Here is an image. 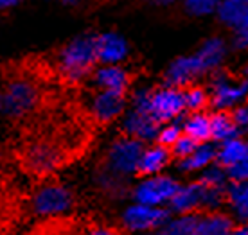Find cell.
I'll list each match as a JSON object with an SVG mask.
<instances>
[{"label": "cell", "instance_id": "obj_1", "mask_svg": "<svg viewBox=\"0 0 248 235\" xmlns=\"http://www.w3.org/2000/svg\"><path fill=\"white\" fill-rule=\"evenodd\" d=\"M93 36L95 34L76 36L60 50V58H58L60 74L70 83H79L85 77L92 75V72L95 70L97 58H95Z\"/></svg>", "mask_w": 248, "mask_h": 235}, {"label": "cell", "instance_id": "obj_2", "mask_svg": "<svg viewBox=\"0 0 248 235\" xmlns=\"http://www.w3.org/2000/svg\"><path fill=\"white\" fill-rule=\"evenodd\" d=\"M42 103V92L27 77H11L0 87V115L22 118L32 113Z\"/></svg>", "mask_w": 248, "mask_h": 235}, {"label": "cell", "instance_id": "obj_3", "mask_svg": "<svg viewBox=\"0 0 248 235\" xmlns=\"http://www.w3.org/2000/svg\"><path fill=\"white\" fill-rule=\"evenodd\" d=\"M209 95L214 112H232L237 106L248 103V81L232 79L227 70L219 68L209 74Z\"/></svg>", "mask_w": 248, "mask_h": 235}, {"label": "cell", "instance_id": "obj_4", "mask_svg": "<svg viewBox=\"0 0 248 235\" xmlns=\"http://www.w3.org/2000/svg\"><path fill=\"white\" fill-rule=\"evenodd\" d=\"M180 185V181L169 174L149 176V178H142L131 189V198H133V203L155 206V208H168L169 201L173 199Z\"/></svg>", "mask_w": 248, "mask_h": 235}, {"label": "cell", "instance_id": "obj_5", "mask_svg": "<svg viewBox=\"0 0 248 235\" xmlns=\"http://www.w3.org/2000/svg\"><path fill=\"white\" fill-rule=\"evenodd\" d=\"M144 147L146 146L142 142H139L135 138H130V136L121 135L108 147V153H106V171L121 179L135 176Z\"/></svg>", "mask_w": 248, "mask_h": 235}, {"label": "cell", "instance_id": "obj_6", "mask_svg": "<svg viewBox=\"0 0 248 235\" xmlns=\"http://www.w3.org/2000/svg\"><path fill=\"white\" fill-rule=\"evenodd\" d=\"M171 214L168 208H155V206H146V205L133 203L126 206L123 212L121 223H123L124 232L133 235L153 234L166 224Z\"/></svg>", "mask_w": 248, "mask_h": 235}, {"label": "cell", "instance_id": "obj_7", "mask_svg": "<svg viewBox=\"0 0 248 235\" xmlns=\"http://www.w3.org/2000/svg\"><path fill=\"white\" fill-rule=\"evenodd\" d=\"M148 113L160 126L162 124L182 120V117L187 113L186 101H184V90L169 87L153 88L151 97H149Z\"/></svg>", "mask_w": 248, "mask_h": 235}, {"label": "cell", "instance_id": "obj_8", "mask_svg": "<svg viewBox=\"0 0 248 235\" xmlns=\"http://www.w3.org/2000/svg\"><path fill=\"white\" fill-rule=\"evenodd\" d=\"M74 194L65 185L60 183H47L40 187L32 198V210L36 216H58L72 208Z\"/></svg>", "mask_w": 248, "mask_h": 235}, {"label": "cell", "instance_id": "obj_9", "mask_svg": "<svg viewBox=\"0 0 248 235\" xmlns=\"http://www.w3.org/2000/svg\"><path fill=\"white\" fill-rule=\"evenodd\" d=\"M203 70L200 67L194 54L174 58L164 70V87L186 90L191 85H196V81L203 77Z\"/></svg>", "mask_w": 248, "mask_h": 235}, {"label": "cell", "instance_id": "obj_10", "mask_svg": "<svg viewBox=\"0 0 248 235\" xmlns=\"http://www.w3.org/2000/svg\"><path fill=\"white\" fill-rule=\"evenodd\" d=\"M207 187L202 185L198 179L180 185L173 199L168 205V212L171 216H189L203 212V196Z\"/></svg>", "mask_w": 248, "mask_h": 235}, {"label": "cell", "instance_id": "obj_11", "mask_svg": "<svg viewBox=\"0 0 248 235\" xmlns=\"http://www.w3.org/2000/svg\"><path fill=\"white\" fill-rule=\"evenodd\" d=\"M128 108V95L117 92H106L99 90L93 95L90 113L99 124H110L121 118Z\"/></svg>", "mask_w": 248, "mask_h": 235}, {"label": "cell", "instance_id": "obj_12", "mask_svg": "<svg viewBox=\"0 0 248 235\" xmlns=\"http://www.w3.org/2000/svg\"><path fill=\"white\" fill-rule=\"evenodd\" d=\"M95 58L101 65H121L130 54V45L119 32H101L93 36Z\"/></svg>", "mask_w": 248, "mask_h": 235}, {"label": "cell", "instance_id": "obj_13", "mask_svg": "<svg viewBox=\"0 0 248 235\" xmlns=\"http://www.w3.org/2000/svg\"><path fill=\"white\" fill-rule=\"evenodd\" d=\"M160 130V124L151 117L148 112H140V110H126L123 118V133L124 136L135 138L139 142H155L156 135Z\"/></svg>", "mask_w": 248, "mask_h": 235}, {"label": "cell", "instance_id": "obj_14", "mask_svg": "<svg viewBox=\"0 0 248 235\" xmlns=\"http://www.w3.org/2000/svg\"><path fill=\"white\" fill-rule=\"evenodd\" d=\"M229 50L230 45L223 36H211L200 44L198 50L194 52V58L198 59L203 74L209 75L223 67Z\"/></svg>", "mask_w": 248, "mask_h": 235}, {"label": "cell", "instance_id": "obj_15", "mask_svg": "<svg viewBox=\"0 0 248 235\" xmlns=\"http://www.w3.org/2000/svg\"><path fill=\"white\" fill-rule=\"evenodd\" d=\"M95 87L106 92L126 93L131 87V74L121 65H99L92 72Z\"/></svg>", "mask_w": 248, "mask_h": 235}, {"label": "cell", "instance_id": "obj_16", "mask_svg": "<svg viewBox=\"0 0 248 235\" xmlns=\"http://www.w3.org/2000/svg\"><path fill=\"white\" fill-rule=\"evenodd\" d=\"M225 206L234 223L248 224V181H229L225 189Z\"/></svg>", "mask_w": 248, "mask_h": 235}, {"label": "cell", "instance_id": "obj_17", "mask_svg": "<svg viewBox=\"0 0 248 235\" xmlns=\"http://www.w3.org/2000/svg\"><path fill=\"white\" fill-rule=\"evenodd\" d=\"M171 162H173V156H171L169 149L162 147L158 144H151L148 147H144L140 160H139L137 174L142 176V178L164 174V169L169 167Z\"/></svg>", "mask_w": 248, "mask_h": 235}, {"label": "cell", "instance_id": "obj_18", "mask_svg": "<svg viewBox=\"0 0 248 235\" xmlns=\"http://www.w3.org/2000/svg\"><path fill=\"white\" fill-rule=\"evenodd\" d=\"M237 224L225 210L198 214L196 235H230Z\"/></svg>", "mask_w": 248, "mask_h": 235}, {"label": "cell", "instance_id": "obj_19", "mask_svg": "<svg viewBox=\"0 0 248 235\" xmlns=\"http://www.w3.org/2000/svg\"><path fill=\"white\" fill-rule=\"evenodd\" d=\"M216 153H217L216 144H212V142L198 144L196 149H194L187 158L176 162L178 171L184 174H192V173L200 174L203 169H207L209 165H212V163H216Z\"/></svg>", "mask_w": 248, "mask_h": 235}, {"label": "cell", "instance_id": "obj_20", "mask_svg": "<svg viewBox=\"0 0 248 235\" xmlns=\"http://www.w3.org/2000/svg\"><path fill=\"white\" fill-rule=\"evenodd\" d=\"M182 133L189 136L192 142H211V113H186L180 120Z\"/></svg>", "mask_w": 248, "mask_h": 235}, {"label": "cell", "instance_id": "obj_21", "mask_svg": "<svg viewBox=\"0 0 248 235\" xmlns=\"http://www.w3.org/2000/svg\"><path fill=\"white\" fill-rule=\"evenodd\" d=\"M216 16L227 29L236 31L248 18V0H223L217 2Z\"/></svg>", "mask_w": 248, "mask_h": 235}, {"label": "cell", "instance_id": "obj_22", "mask_svg": "<svg viewBox=\"0 0 248 235\" xmlns=\"http://www.w3.org/2000/svg\"><path fill=\"white\" fill-rule=\"evenodd\" d=\"M248 155V138L245 136H236L232 140L219 144L216 153V163L219 167L229 169L236 165L237 162L243 160Z\"/></svg>", "mask_w": 248, "mask_h": 235}, {"label": "cell", "instance_id": "obj_23", "mask_svg": "<svg viewBox=\"0 0 248 235\" xmlns=\"http://www.w3.org/2000/svg\"><path fill=\"white\" fill-rule=\"evenodd\" d=\"M236 136H241L237 131L236 124L232 120L229 112H212L211 113V142L219 144L232 140Z\"/></svg>", "mask_w": 248, "mask_h": 235}, {"label": "cell", "instance_id": "obj_24", "mask_svg": "<svg viewBox=\"0 0 248 235\" xmlns=\"http://www.w3.org/2000/svg\"><path fill=\"white\" fill-rule=\"evenodd\" d=\"M198 214L189 216H171L156 235H196Z\"/></svg>", "mask_w": 248, "mask_h": 235}, {"label": "cell", "instance_id": "obj_25", "mask_svg": "<svg viewBox=\"0 0 248 235\" xmlns=\"http://www.w3.org/2000/svg\"><path fill=\"white\" fill-rule=\"evenodd\" d=\"M184 101H186L187 113H203L211 104V95L207 87L191 85L184 90Z\"/></svg>", "mask_w": 248, "mask_h": 235}, {"label": "cell", "instance_id": "obj_26", "mask_svg": "<svg viewBox=\"0 0 248 235\" xmlns=\"http://www.w3.org/2000/svg\"><path fill=\"white\" fill-rule=\"evenodd\" d=\"M198 181L207 189H227L229 176H227V171L223 167H219L217 163H212L200 173Z\"/></svg>", "mask_w": 248, "mask_h": 235}, {"label": "cell", "instance_id": "obj_27", "mask_svg": "<svg viewBox=\"0 0 248 235\" xmlns=\"http://www.w3.org/2000/svg\"><path fill=\"white\" fill-rule=\"evenodd\" d=\"M182 135H184V133H182L180 120L162 124L160 130H158V135H156V138H155V144H158V146H162V147H166V149H171L174 144L180 140Z\"/></svg>", "mask_w": 248, "mask_h": 235}, {"label": "cell", "instance_id": "obj_28", "mask_svg": "<svg viewBox=\"0 0 248 235\" xmlns=\"http://www.w3.org/2000/svg\"><path fill=\"white\" fill-rule=\"evenodd\" d=\"M216 9L217 0H186L184 2V11L194 18H205V16L216 15Z\"/></svg>", "mask_w": 248, "mask_h": 235}, {"label": "cell", "instance_id": "obj_29", "mask_svg": "<svg viewBox=\"0 0 248 235\" xmlns=\"http://www.w3.org/2000/svg\"><path fill=\"white\" fill-rule=\"evenodd\" d=\"M223 206H225V189H207L205 191L203 212H219L223 210Z\"/></svg>", "mask_w": 248, "mask_h": 235}, {"label": "cell", "instance_id": "obj_30", "mask_svg": "<svg viewBox=\"0 0 248 235\" xmlns=\"http://www.w3.org/2000/svg\"><path fill=\"white\" fill-rule=\"evenodd\" d=\"M196 146H198V144L192 142L189 136L182 135L180 140L174 144V146L171 149H169V151H171V156H173L174 160L178 162V160H184V158H187V156L191 155L192 151L196 149Z\"/></svg>", "mask_w": 248, "mask_h": 235}, {"label": "cell", "instance_id": "obj_31", "mask_svg": "<svg viewBox=\"0 0 248 235\" xmlns=\"http://www.w3.org/2000/svg\"><path fill=\"white\" fill-rule=\"evenodd\" d=\"M230 117H232V120L236 124L239 135L248 136V103L237 106L236 110H232V112H230Z\"/></svg>", "mask_w": 248, "mask_h": 235}, {"label": "cell", "instance_id": "obj_32", "mask_svg": "<svg viewBox=\"0 0 248 235\" xmlns=\"http://www.w3.org/2000/svg\"><path fill=\"white\" fill-rule=\"evenodd\" d=\"M227 171V176H229V181H248V155L239 160L236 165L225 169Z\"/></svg>", "mask_w": 248, "mask_h": 235}, {"label": "cell", "instance_id": "obj_33", "mask_svg": "<svg viewBox=\"0 0 248 235\" xmlns=\"http://www.w3.org/2000/svg\"><path fill=\"white\" fill-rule=\"evenodd\" d=\"M232 47L237 50H248V18L234 31Z\"/></svg>", "mask_w": 248, "mask_h": 235}, {"label": "cell", "instance_id": "obj_34", "mask_svg": "<svg viewBox=\"0 0 248 235\" xmlns=\"http://www.w3.org/2000/svg\"><path fill=\"white\" fill-rule=\"evenodd\" d=\"M88 235H124V234L121 230L112 228V226H93Z\"/></svg>", "mask_w": 248, "mask_h": 235}, {"label": "cell", "instance_id": "obj_35", "mask_svg": "<svg viewBox=\"0 0 248 235\" xmlns=\"http://www.w3.org/2000/svg\"><path fill=\"white\" fill-rule=\"evenodd\" d=\"M230 235H248V224H239L236 228L232 230Z\"/></svg>", "mask_w": 248, "mask_h": 235}, {"label": "cell", "instance_id": "obj_36", "mask_svg": "<svg viewBox=\"0 0 248 235\" xmlns=\"http://www.w3.org/2000/svg\"><path fill=\"white\" fill-rule=\"evenodd\" d=\"M20 2H16V0H0V9H9V7H15Z\"/></svg>", "mask_w": 248, "mask_h": 235}, {"label": "cell", "instance_id": "obj_37", "mask_svg": "<svg viewBox=\"0 0 248 235\" xmlns=\"http://www.w3.org/2000/svg\"><path fill=\"white\" fill-rule=\"evenodd\" d=\"M243 79H247L248 81V63L243 67Z\"/></svg>", "mask_w": 248, "mask_h": 235}, {"label": "cell", "instance_id": "obj_38", "mask_svg": "<svg viewBox=\"0 0 248 235\" xmlns=\"http://www.w3.org/2000/svg\"><path fill=\"white\" fill-rule=\"evenodd\" d=\"M142 235H156V232H153V234H142Z\"/></svg>", "mask_w": 248, "mask_h": 235}, {"label": "cell", "instance_id": "obj_39", "mask_svg": "<svg viewBox=\"0 0 248 235\" xmlns=\"http://www.w3.org/2000/svg\"><path fill=\"white\" fill-rule=\"evenodd\" d=\"M0 167H2V165H0Z\"/></svg>", "mask_w": 248, "mask_h": 235}]
</instances>
